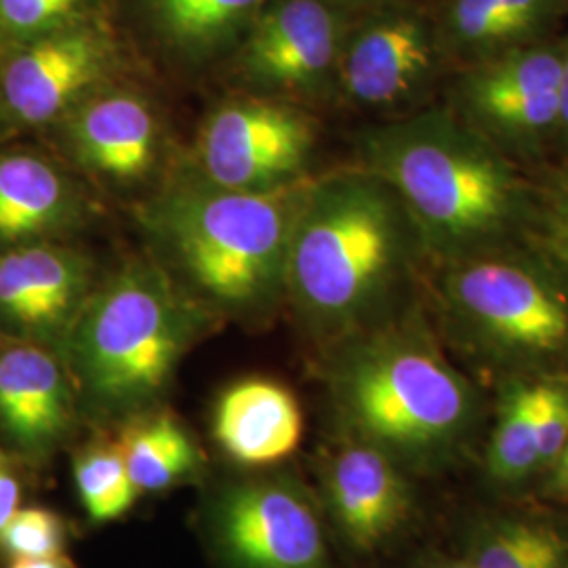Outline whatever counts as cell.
Masks as SVG:
<instances>
[{
    "label": "cell",
    "instance_id": "1",
    "mask_svg": "<svg viewBox=\"0 0 568 568\" xmlns=\"http://www.w3.org/2000/svg\"><path fill=\"white\" fill-rule=\"evenodd\" d=\"M429 264L403 199L363 166L312 180L295 220L284 297L307 331L344 342L396 316Z\"/></svg>",
    "mask_w": 568,
    "mask_h": 568
},
{
    "label": "cell",
    "instance_id": "2",
    "mask_svg": "<svg viewBox=\"0 0 568 568\" xmlns=\"http://www.w3.org/2000/svg\"><path fill=\"white\" fill-rule=\"evenodd\" d=\"M326 387L345 436L384 450L408 474L450 466L483 417L478 389L417 310L333 344Z\"/></svg>",
    "mask_w": 568,
    "mask_h": 568
},
{
    "label": "cell",
    "instance_id": "3",
    "mask_svg": "<svg viewBox=\"0 0 568 568\" xmlns=\"http://www.w3.org/2000/svg\"><path fill=\"white\" fill-rule=\"evenodd\" d=\"M361 166L403 199L440 265L527 239L535 185L448 105L363 133Z\"/></svg>",
    "mask_w": 568,
    "mask_h": 568
},
{
    "label": "cell",
    "instance_id": "4",
    "mask_svg": "<svg viewBox=\"0 0 568 568\" xmlns=\"http://www.w3.org/2000/svg\"><path fill=\"white\" fill-rule=\"evenodd\" d=\"M206 328L209 307L164 267L150 262L121 267L93 288L61 345L82 417L122 426L156 408Z\"/></svg>",
    "mask_w": 568,
    "mask_h": 568
},
{
    "label": "cell",
    "instance_id": "5",
    "mask_svg": "<svg viewBox=\"0 0 568 568\" xmlns=\"http://www.w3.org/2000/svg\"><path fill=\"white\" fill-rule=\"evenodd\" d=\"M307 178L265 192L204 180L164 190L143 224L211 312L260 316L284 297L286 260Z\"/></svg>",
    "mask_w": 568,
    "mask_h": 568
},
{
    "label": "cell",
    "instance_id": "6",
    "mask_svg": "<svg viewBox=\"0 0 568 568\" xmlns=\"http://www.w3.org/2000/svg\"><path fill=\"white\" fill-rule=\"evenodd\" d=\"M448 339L506 379L568 375V272L528 239L436 265Z\"/></svg>",
    "mask_w": 568,
    "mask_h": 568
},
{
    "label": "cell",
    "instance_id": "7",
    "mask_svg": "<svg viewBox=\"0 0 568 568\" xmlns=\"http://www.w3.org/2000/svg\"><path fill=\"white\" fill-rule=\"evenodd\" d=\"M194 518L217 568H333L321 499L288 469L213 483Z\"/></svg>",
    "mask_w": 568,
    "mask_h": 568
},
{
    "label": "cell",
    "instance_id": "8",
    "mask_svg": "<svg viewBox=\"0 0 568 568\" xmlns=\"http://www.w3.org/2000/svg\"><path fill=\"white\" fill-rule=\"evenodd\" d=\"M562 41L514 47L466 63L448 108L514 163L554 145L560 108Z\"/></svg>",
    "mask_w": 568,
    "mask_h": 568
},
{
    "label": "cell",
    "instance_id": "9",
    "mask_svg": "<svg viewBox=\"0 0 568 568\" xmlns=\"http://www.w3.org/2000/svg\"><path fill=\"white\" fill-rule=\"evenodd\" d=\"M314 124L274 98L222 105L204 122L199 164L204 182L224 190L265 192L305 178Z\"/></svg>",
    "mask_w": 568,
    "mask_h": 568
},
{
    "label": "cell",
    "instance_id": "10",
    "mask_svg": "<svg viewBox=\"0 0 568 568\" xmlns=\"http://www.w3.org/2000/svg\"><path fill=\"white\" fill-rule=\"evenodd\" d=\"M445 60L438 23L398 2L373 9L345 32L335 84L356 105L405 108L434 87Z\"/></svg>",
    "mask_w": 568,
    "mask_h": 568
},
{
    "label": "cell",
    "instance_id": "11",
    "mask_svg": "<svg viewBox=\"0 0 568 568\" xmlns=\"http://www.w3.org/2000/svg\"><path fill=\"white\" fill-rule=\"evenodd\" d=\"M116 63V44L93 18L13 44L0 68V98L13 119L47 124L100 91Z\"/></svg>",
    "mask_w": 568,
    "mask_h": 568
},
{
    "label": "cell",
    "instance_id": "12",
    "mask_svg": "<svg viewBox=\"0 0 568 568\" xmlns=\"http://www.w3.org/2000/svg\"><path fill=\"white\" fill-rule=\"evenodd\" d=\"M345 32L331 0H272L246 30L241 74L267 93L316 98L335 82Z\"/></svg>",
    "mask_w": 568,
    "mask_h": 568
},
{
    "label": "cell",
    "instance_id": "13",
    "mask_svg": "<svg viewBox=\"0 0 568 568\" xmlns=\"http://www.w3.org/2000/svg\"><path fill=\"white\" fill-rule=\"evenodd\" d=\"M81 400L60 352L4 339L0 344V445L16 464L47 466L70 447Z\"/></svg>",
    "mask_w": 568,
    "mask_h": 568
},
{
    "label": "cell",
    "instance_id": "14",
    "mask_svg": "<svg viewBox=\"0 0 568 568\" xmlns=\"http://www.w3.org/2000/svg\"><path fill=\"white\" fill-rule=\"evenodd\" d=\"M318 499L345 548L361 558L389 548L415 511L405 467L384 450L347 436L321 464Z\"/></svg>",
    "mask_w": 568,
    "mask_h": 568
},
{
    "label": "cell",
    "instance_id": "15",
    "mask_svg": "<svg viewBox=\"0 0 568 568\" xmlns=\"http://www.w3.org/2000/svg\"><path fill=\"white\" fill-rule=\"evenodd\" d=\"M93 288L81 251L49 241L0 251V333L61 352Z\"/></svg>",
    "mask_w": 568,
    "mask_h": 568
},
{
    "label": "cell",
    "instance_id": "16",
    "mask_svg": "<svg viewBox=\"0 0 568 568\" xmlns=\"http://www.w3.org/2000/svg\"><path fill=\"white\" fill-rule=\"evenodd\" d=\"M63 124L74 161L105 182H142L156 164L159 121L131 91H95L63 116Z\"/></svg>",
    "mask_w": 568,
    "mask_h": 568
},
{
    "label": "cell",
    "instance_id": "17",
    "mask_svg": "<svg viewBox=\"0 0 568 568\" xmlns=\"http://www.w3.org/2000/svg\"><path fill=\"white\" fill-rule=\"evenodd\" d=\"M211 434L241 469L283 466L304 438V413L288 387L248 377L225 387L213 406Z\"/></svg>",
    "mask_w": 568,
    "mask_h": 568
},
{
    "label": "cell",
    "instance_id": "18",
    "mask_svg": "<svg viewBox=\"0 0 568 568\" xmlns=\"http://www.w3.org/2000/svg\"><path fill=\"white\" fill-rule=\"evenodd\" d=\"M81 194L39 154L0 152V251L42 243L79 224Z\"/></svg>",
    "mask_w": 568,
    "mask_h": 568
},
{
    "label": "cell",
    "instance_id": "19",
    "mask_svg": "<svg viewBox=\"0 0 568 568\" xmlns=\"http://www.w3.org/2000/svg\"><path fill=\"white\" fill-rule=\"evenodd\" d=\"M568 0H448L438 21L448 60L464 63L546 41Z\"/></svg>",
    "mask_w": 568,
    "mask_h": 568
},
{
    "label": "cell",
    "instance_id": "20",
    "mask_svg": "<svg viewBox=\"0 0 568 568\" xmlns=\"http://www.w3.org/2000/svg\"><path fill=\"white\" fill-rule=\"evenodd\" d=\"M116 440L140 495L194 485L206 474V455L194 434L159 406L119 426Z\"/></svg>",
    "mask_w": 568,
    "mask_h": 568
},
{
    "label": "cell",
    "instance_id": "21",
    "mask_svg": "<svg viewBox=\"0 0 568 568\" xmlns=\"http://www.w3.org/2000/svg\"><path fill=\"white\" fill-rule=\"evenodd\" d=\"M265 0H148L164 41L187 58H209L244 34Z\"/></svg>",
    "mask_w": 568,
    "mask_h": 568
},
{
    "label": "cell",
    "instance_id": "22",
    "mask_svg": "<svg viewBox=\"0 0 568 568\" xmlns=\"http://www.w3.org/2000/svg\"><path fill=\"white\" fill-rule=\"evenodd\" d=\"M488 476L499 485L525 483L541 471L535 429V379H506L487 447Z\"/></svg>",
    "mask_w": 568,
    "mask_h": 568
},
{
    "label": "cell",
    "instance_id": "23",
    "mask_svg": "<svg viewBox=\"0 0 568 568\" xmlns=\"http://www.w3.org/2000/svg\"><path fill=\"white\" fill-rule=\"evenodd\" d=\"M466 558L476 568H568V546L544 523L495 518L471 532Z\"/></svg>",
    "mask_w": 568,
    "mask_h": 568
},
{
    "label": "cell",
    "instance_id": "24",
    "mask_svg": "<svg viewBox=\"0 0 568 568\" xmlns=\"http://www.w3.org/2000/svg\"><path fill=\"white\" fill-rule=\"evenodd\" d=\"M72 478L84 516L93 525L124 518L142 497L124 464L116 436H103L77 448Z\"/></svg>",
    "mask_w": 568,
    "mask_h": 568
},
{
    "label": "cell",
    "instance_id": "25",
    "mask_svg": "<svg viewBox=\"0 0 568 568\" xmlns=\"http://www.w3.org/2000/svg\"><path fill=\"white\" fill-rule=\"evenodd\" d=\"M93 4L95 0H0V37L13 44L37 39L91 18Z\"/></svg>",
    "mask_w": 568,
    "mask_h": 568
},
{
    "label": "cell",
    "instance_id": "26",
    "mask_svg": "<svg viewBox=\"0 0 568 568\" xmlns=\"http://www.w3.org/2000/svg\"><path fill=\"white\" fill-rule=\"evenodd\" d=\"M527 239L568 272V163L535 185V211Z\"/></svg>",
    "mask_w": 568,
    "mask_h": 568
},
{
    "label": "cell",
    "instance_id": "27",
    "mask_svg": "<svg viewBox=\"0 0 568 568\" xmlns=\"http://www.w3.org/2000/svg\"><path fill=\"white\" fill-rule=\"evenodd\" d=\"M68 527L58 511L21 506L0 532V551L11 558H41L63 554Z\"/></svg>",
    "mask_w": 568,
    "mask_h": 568
},
{
    "label": "cell",
    "instance_id": "28",
    "mask_svg": "<svg viewBox=\"0 0 568 568\" xmlns=\"http://www.w3.org/2000/svg\"><path fill=\"white\" fill-rule=\"evenodd\" d=\"M535 429L539 467L551 469L568 445V375L535 379Z\"/></svg>",
    "mask_w": 568,
    "mask_h": 568
},
{
    "label": "cell",
    "instance_id": "29",
    "mask_svg": "<svg viewBox=\"0 0 568 568\" xmlns=\"http://www.w3.org/2000/svg\"><path fill=\"white\" fill-rule=\"evenodd\" d=\"M16 464L0 466V532L7 523L16 516L23 501V487L18 474L13 471Z\"/></svg>",
    "mask_w": 568,
    "mask_h": 568
},
{
    "label": "cell",
    "instance_id": "30",
    "mask_svg": "<svg viewBox=\"0 0 568 568\" xmlns=\"http://www.w3.org/2000/svg\"><path fill=\"white\" fill-rule=\"evenodd\" d=\"M554 143L568 156V37L562 39V79H560V108Z\"/></svg>",
    "mask_w": 568,
    "mask_h": 568
},
{
    "label": "cell",
    "instance_id": "31",
    "mask_svg": "<svg viewBox=\"0 0 568 568\" xmlns=\"http://www.w3.org/2000/svg\"><path fill=\"white\" fill-rule=\"evenodd\" d=\"M7 568H79L77 562L63 554L41 556V558H11Z\"/></svg>",
    "mask_w": 568,
    "mask_h": 568
},
{
    "label": "cell",
    "instance_id": "32",
    "mask_svg": "<svg viewBox=\"0 0 568 568\" xmlns=\"http://www.w3.org/2000/svg\"><path fill=\"white\" fill-rule=\"evenodd\" d=\"M551 471H554L551 483H549L551 490H554L556 495L568 499V445L567 448H565V453H562V457L558 459V464L551 467Z\"/></svg>",
    "mask_w": 568,
    "mask_h": 568
},
{
    "label": "cell",
    "instance_id": "33",
    "mask_svg": "<svg viewBox=\"0 0 568 568\" xmlns=\"http://www.w3.org/2000/svg\"><path fill=\"white\" fill-rule=\"evenodd\" d=\"M342 9H382L389 4H398V2H408V0H331Z\"/></svg>",
    "mask_w": 568,
    "mask_h": 568
},
{
    "label": "cell",
    "instance_id": "34",
    "mask_svg": "<svg viewBox=\"0 0 568 568\" xmlns=\"http://www.w3.org/2000/svg\"><path fill=\"white\" fill-rule=\"evenodd\" d=\"M422 568H476L466 556L464 558H447V556H436V558H429L426 565Z\"/></svg>",
    "mask_w": 568,
    "mask_h": 568
},
{
    "label": "cell",
    "instance_id": "35",
    "mask_svg": "<svg viewBox=\"0 0 568 568\" xmlns=\"http://www.w3.org/2000/svg\"><path fill=\"white\" fill-rule=\"evenodd\" d=\"M9 464H16V462L11 459V455L0 445V466H9Z\"/></svg>",
    "mask_w": 568,
    "mask_h": 568
}]
</instances>
